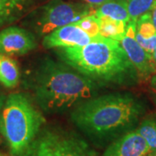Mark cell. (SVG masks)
I'll list each match as a JSON object with an SVG mask.
<instances>
[{
	"instance_id": "3957f363",
	"label": "cell",
	"mask_w": 156,
	"mask_h": 156,
	"mask_svg": "<svg viewBox=\"0 0 156 156\" xmlns=\"http://www.w3.org/2000/svg\"><path fill=\"white\" fill-rule=\"evenodd\" d=\"M99 85L72 67L51 60L39 65L31 82L37 105L49 114L67 111L95 96Z\"/></svg>"
},
{
	"instance_id": "cb8c5ba5",
	"label": "cell",
	"mask_w": 156,
	"mask_h": 156,
	"mask_svg": "<svg viewBox=\"0 0 156 156\" xmlns=\"http://www.w3.org/2000/svg\"><path fill=\"white\" fill-rule=\"evenodd\" d=\"M124 1H129V0H124Z\"/></svg>"
},
{
	"instance_id": "7402d4cb",
	"label": "cell",
	"mask_w": 156,
	"mask_h": 156,
	"mask_svg": "<svg viewBox=\"0 0 156 156\" xmlns=\"http://www.w3.org/2000/svg\"><path fill=\"white\" fill-rule=\"evenodd\" d=\"M5 100V95L0 91V112H1V109H2V108H3Z\"/></svg>"
},
{
	"instance_id": "8992f818",
	"label": "cell",
	"mask_w": 156,
	"mask_h": 156,
	"mask_svg": "<svg viewBox=\"0 0 156 156\" xmlns=\"http://www.w3.org/2000/svg\"><path fill=\"white\" fill-rule=\"evenodd\" d=\"M94 7L86 3H67L54 0L45 6L37 20V31L45 36L56 29L77 22L83 17L94 14Z\"/></svg>"
},
{
	"instance_id": "e0dca14e",
	"label": "cell",
	"mask_w": 156,
	"mask_h": 156,
	"mask_svg": "<svg viewBox=\"0 0 156 156\" xmlns=\"http://www.w3.org/2000/svg\"><path fill=\"white\" fill-rule=\"evenodd\" d=\"M156 0H129L126 1L130 21L136 22L140 16L152 10Z\"/></svg>"
},
{
	"instance_id": "7c38bea8",
	"label": "cell",
	"mask_w": 156,
	"mask_h": 156,
	"mask_svg": "<svg viewBox=\"0 0 156 156\" xmlns=\"http://www.w3.org/2000/svg\"><path fill=\"white\" fill-rule=\"evenodd\" d=\"M95 15L106 16L119 21L128 23L130 21V17L127 9V4L124 0H108L104 4L97 6L95 9Z\"/></svg>"
},
{
	"instance_id": "9c48e42d",
	"label": "cell",
	"mask_w": 156,
	"mask_h": 156,
	"mask_svg": "<svg viewBox=\"0 0 156 156\" xmlns=\"http://www.w3.org/2000/svg\"><path fill=\"white\" fill-rule=\"evenodd\" d=\"M37 43L34 36L19 27L11 26L0 31V53L24 55L34 50Z\"/></svg>"
},
{
	"instance_id": "ac0fdd59",
	"label": "cell",
	"mask_w": 156,
	"mask_h": 156,
	"mask_svg": "<svg viewBox=\"0 0 156 156\" xmlns=\"http://www.w3.org/2000/svg\"><path fill=\"white\" fill-rule=\"evenodd\" d=\"M77 25L78 27L82 29L85 33H87L90 37L94 39H97L101 37L100 35V27L98 18L94 14H91L89 16L83 17L82 19L78 20L77 22L74 23Z\"/></svg>"
},
{
	"instance_id": "d4e9b609",
	"label": "cell",
	"mask_w": 156,
	"mask_h": 156,
	"mask_svg": "<svg viewBox=\"0 0 156 156\" xmlns=\"http://www.w3.org/2000/svg\"><path fill=\"white\" fill-rule=\"evenodd\" d=\"M153 156H156V154H154V155H153Z\"/></svg>"
},
{
	"instance_id": "8fae6325",
	"label": "cell",
	"mask_w": 156,
	"mask_h": 156,
	"mask_svg": "<svg viewBox=\"0 0 156 156\" xmlns=\"http://www.w3.org/2000/svg\"><path fill=\"white\" fill-rule=\"evenodd\" d=\"M135 39L151 55L156 49V30L151 19L150 11L140 16L135 23Z\"/></svg>"
},
{
	"instance_id": "52a82bcc",
	"label": "cell",
	"mask_w": 156,
	"mask_h": 156,
	"mask_svg": "<svg viewBox=\"0 0 156 156\" xmlns=\"http://www.w3.org/2000/svg\"><path fill=\"white\" fill-rule=\"evenodd\" d=\"M135 23L134 21L128 23L126 33L120 44L137 70L139 76L146 79L155 73L156 69L152 55L147 53L135 39Z\"/></svg>"
},
{
	"instance_id": "d6986e66",
	"label": "cell",
	"mask_w": 156,
	"mask_h": 156,
	"mask_svg": "<svg viewBox=\"0 0 156 156\" xmlns=\"http://www.w3.org/2000/svg\"><path fill=\"white\" fill-rule=\"evenodd\" d=\"M82 1L85 2L86 4H89L90 5L99 6L102 4H104L107 1H108V0H82Z\"/></svg>"
},
{
	"instance_id": "2e32d148",
	"label": "cell",
	"mask_w": 156,
	"mask_h": 156,
	"mask_svg": "<svg viewBox=\"0 0 156 156\" xmlns=\"http://www.w3.org/2000/svg\"><path fill=\"white\" fill-rule=\"evenodd\" d=\"M27 0H0V25L11 22L24 9Z\"/></svg>"
},
{
	"instance_id": "7a4b0ae2",
	"label": "cell",
	"mask_w": 156,
	"mask_h": 156,
	"mask_svg": "<svg viewBox=\"0 0 156 156\" xmlns=\"http://www.w3.org/2000/svg\"><path fill=\"white\" fill-rule=\"evenodd\" d=\"M61 59L100 85L135 82L138 73L119 41L101 37L83 46L61 48Z\"/></svg>"
},
{
	"instance_id": "30bf717a",
	"label": "cell",
	"mask_w": 156,
	"mask_h": 156,
	"mask_svg": "<svg viewBox=\"0 0 156 156\" xmlns=\"http://www.w3.org/2000/svg\"><path fill=\"white\" fill-rule=\"evenodd\" d=\"M95 40L85 33L76 23H70L57 28L50 33L45 35L43 45L46 49L67 48L74 46H83Z\"/></svg>"
},
{
	"instance_id": "277c9868",
	"label": "cell",
	"mask_w": 156,
	"mask_h": 156,
	"mask_svg": "<svg viewBox=\"0 0 156 156\" xmlns=\"http://www.w3.org/2000/svg\"><path fill=\"white\" fill-rule=\"evenodd\" d=\"M45 122L28 96L22 93L8 95L0 112V133L11 155H23Z\"/></svg>"
},
{
	"instance_id": "4fadbf2b",
	"label": "cell",
	"mask_w": 156,
	"mask_h": 156,
	"mask_svg": "<svg viewBox=\"0 0 156 156\" xmlns=\"http://www.w3.org/2000/svg\"><path fill=\"white\" fill-rule=\"evenodd\" d=\"M20 72L17 62L0 53V83L6 88H14L18 83Z\"/></svg>"
},
{
	"instance_id": "5bb4252c",
	"label": "cell",
	"mask_w": 156,
	"mask_h": 156,
	"mask_svg": "<svg viewBox=\"0 0 156 156\" xmlns=\"http://www.w3.org/2000/svg\"><path fill=\"white\" fill-rule=\"evenodd\" d=\"M100 27V35L103 37L121 41L126 33L127 24L122 21H119L106 16L97 17Z\"/></svg>"
},
{
	"instance_id": "9a60e30c",
	"label": "cell",
	"mask_w": 156,
	"mask_h": 156,
	"mask_svg": "<svg viewBox=\"0 0 156 156\" xmlns=\"http://www.w3.org/2000/svg\"><path fill=\"white\" fill-rule=\"evenodd\" d=\"M136 130L145 139L153 154H156V111L144 117Z\"/></svg>"
},
{
	"instance_id": "ffe728a7",
	"label": "cell",
	"mask_w": 156,
	"mask_h": 156,
	"mask_svg": "<svg viewBox=\"0 0 156 156\" xmlns=\"http://www.w3.org/2000/svg\"><path fill=\"white\" fill-rule=\"evenodd\" d=\"M150 88L151 90H152V92H153L156 96V72L154 73V74L151 76Z\"/></svg>"
},
{
	"instance_id": "ba28073f",
	"label": "cell",
	"mask_w": 156,
	"mask_h": 156,
	"mask_svg": "<svg viewBox=\"0 0 156 156\" xmlns=\"http://www.w3.org/2000/svg\"><path fill=\"white\" fill-rule=\"evenodd\" d=\"M145 139L134 128L107 147L103 156H153Z\"/></svg>"
},
{
	"instance_id": "44dd1931",
	"label": "cell",
	"mask_w": 156,
	"mask_h": 156,
	"mask_svg": "<svg viewBox=\"0 0 156 156\" xmlns=\"http://www.w3.org/2000/svg\"><path fill=\"white\" fill-rule=\"evenodd\" d=\"M151 19H152V22H153V24L154 26V28L156 30V1L154 3V5L153 6L152 10H151Z\"/></svg>"
},
{
	"instance_id": "6da1fadb",
	"label": "cell",
	"mask_w": 156,
	"mask_h": 156,
	"mask_svg": "<svg viewBox=\"0 0 156 156\" xmlns=\"http://www.w3.org/2000/svg\"><path fill=\"white\" fill-rule=\"evenodd\" d=\"M145 112L141 101L130 93L91 97L75 107L72 122L94 143H111L139 124Z\"/></svg>"
},
{
	"instance_id": "5b68a950",
	"label": "cell",
	"mask_w": 156,
	"mask_h": 156,
	"mask_svg": "<svg viewBox=\"0 0 156 156\" xmlns=\"http://www.w3.org/2000/svg\"><path fill=\"white\" fill-rule=\"evenodd\" d=\"M23 156H98L77 133L59 127H43Z\"/></svg>"
},
{
	"instance_id": "603a6c76",
	"label": "cell",
	"mask_w": 156,
	"mask_h": 156,
	"mask_svg": "<svg viewBox=\"0 0 156 156\" xmlns=\"http://www.w3.org/2000/svg\"><path fill=\"white\" fill-rule=\"evenodd\" d=\"M152 58H153V61L154 62V66H155L156 69V49L154 50V51L152 53Z\"/></svg>"
}]
</instances>
